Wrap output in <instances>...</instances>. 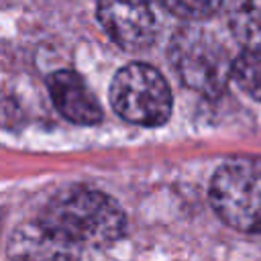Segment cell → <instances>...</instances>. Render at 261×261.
Wrapping results in <instances>:
<instances>
[{"mask_svg": "<svg viewBox=\"0 0 261 261\" xmlns=\"http://www.w3.org/2000/svg\"><path fill=\"white\" fill-rule=\"evenodd\" d=\"M39 226L75 249H98L116 243L124 234L126 220L118 202L108 194L73 188L47 204Z\"/></svg>", "mask_w": 261, "mask_h": 261, "instance_id": "6da1fadb", "label": "cell"}, {"mask_svg": "<svg viewBox=\"0 0 261 261\" xmlns=\"http://www.w3.org/2000/svg\"><path fill=\"white\" fill-rule=\"evenodd\" d=\"M214 212L241 232H261V159L234 157L210 181Z\"/></svg>", "mask_w": 261, "mask_h": 261, "instance_id": "7a4b0ae2", "label": "cell"}, {"mask_svg": "<svg viewBox=\"0 0 261 261\" xmlns=\"http://www.w3.org/2000/svg\"><path fill=\"white\" fill-rule=\"evenodd\" d=\"M169 59L181 82L204 94L218 96L232 77V59L228 49L212 33L200 27H186L175 33Z\"/></svg>", "mask_w": 261, "mask_h": 261, "instance_id": "3957f363", "label": "cell"}, {"mask_svg": "<svg viewBox=\"0 0 261 261\" xmlns=\"http://www.w3.org/2000/svg\"><path fill=\"white\" fill-rule=\"evenodd\" d=\"M110 102L116 114L141 126H159L171 114V90L147 63H128L112 80Z\"/></svg>", "mask_w": 261, "mask_h": 261, "instance_id": "277c9868", "label": "cell"}, {"mask_svg": "<svg viewBox=\"0 0 261 261\" xmlns=\"http://www.w3.org/2000/svg\"><path fill=\"white\" fill-rule=\"evenodd\" d=\"M98 20L110 39L126 51L147 49L157 33L149 0H98Z\"/></svg>", "mask_w": 261, "mask_h": 261, "instance_id": "5b68a950", "label": "cell"}, {"mask_svg": "<svg viewBox=\"0 0 261 261\" xmlns=\"http://www.w3.org/2000/svg\"><path fill=\"white\" fill-rule=\"evenodd\" d=\"M55 108L75 124H96L102 118V108L88 84L71 69H57L47 80Z\"/></svg>", "mask_w": 261, "mask_h": 261, "instance_id": "8992f818", "label": "cell"}, {"mask_svg": "<svg viewBox=\"0 0 261 261\" xmlns=\"http://www.w3.org/2000/svg\"><path fill=\"white\" fill-rule=\"evenodd\" d=\"M14 257L16 261H80L75 247L51 237L39 224L14 237Z\"/></svg>", "mask_w": 261, "mask_h": 261, "instance_id": "52a82bcc", "label": "cell"}, {"mask_svg": "<svg viewBox=\"0 0 261 261\" xmlns=\"http://www.w3.org/2000/svg\"><path fill=\"white\" fill-rule=\"evenodd\" d=\"M237 41L249 51H261V0H243L230 16Z\"/></svg>", "mask_w": 261, "mask_h": 261, "instance_id": "ba28073f", "label": "cell"}, {"mask_svg": "<svg viewBox=\"0 0 261 261\" xmlns=\"http://www.w3.org/2000/svg\"><path fill=\"white\" fill-rule=\"evenodd\" d=\"M232 80L245 94L261 102V51L245 49L232 61Z\"/></svg>", "mask_w": 261, "mask_h": 261, "instance_id": "9c48e42d", "label": "cell"}, {"mask_svg": "<svg viewBox=\"0 0 261 261\" xmlns=\"http://www.w3.org/2000/svg\"><path fill=\"white\" fill-rule=\"evenodd\" d=\"M161 2L171 14L184 20H204L212 16L222 4V0H161Z\"/></svg>", "mask_w": 261, "mask_h": 261, "instance_id": "30bf717a", "label": "cell"}]
</instances>
